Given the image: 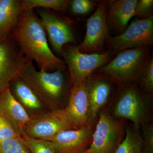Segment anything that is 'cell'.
Listing matches in <instances>:
<instances>
[{"label": "cell", "instance_id": "1", "mask_svg": "<svg viewBox=\"0 0 153 153\" xmlns=\"http://www.w3.org/2000/svg\"><path fill=\"white\" fill-rule=\"evenodd\" d=\"M10 34L25 57L35 62L39 70L66 69L64 60L57 57L49 47L45 30L33 10L22 11Z\"/></svg>", "mask_w": 153, "mask_h": 153}, {"label": "cell", "instance_id": "2", "mask_svg": "<svg viewBox=\"0 0 153 153\" xmlns=\"http://www.w3.org/2000/svg\"><path fill=\"white\" fill-rule=\"evenodd\" d=\"M65 70H38L33 61L27 60L19 75L34 90L49 110L55 111L65 108L64 104L68 102L71 84Z\"/></svg>", "mask_w": 153, "mask_h": 153}, {"label": "cell", "instance_id": "3", "mask_svg": "<svg viewBox=\"0 0 153 153\" xmlns=\"http://www.w3.org/2000/svg\"><path fill=\"white\" fill-rule=\"evenodd\" d=\"M152 46L123 50L96 71L119 82L128 83L137 80L152 58Z\"/></svg>", "mask_w": 153, "mask_h": 153}, {"label": "cell", "instance_id": "4", "mask_svg": "<svg viewBox=\"0 0 153 153\" xmlns=\"http://www.w3.org/2000/svg\"><path fill=\"white\" fill-rule=\"evenodd\" d=\"M61 54L68 68L71 85L85 81L94 71L108 63L112 56L108 50L103 53H82L75 45L64 46Z\"/></svg>", "mask_w": 153, "mask_h": 153}, {"label": "cell", "instance_id": "5", "mask_svg": "<svg viewBox=\"0 0 153 153\" xmlns=\"http://www.w3.org/2000/svg\"><path fill=\"white\" fill-rule=\"evenodd\" d=\"M153 43V16L151 15L134 20L123 33L109 36L105 44L112 55L126 49L152 46Z\"/></svg>", "mask_w": 153, "mask_h": 153}, {"label": "cell", "instance_id": "6", "mask_svg": "<svg viewBox=\"0 0 153 153\" xmlns=\"http://www.w3.org/2000/svg\"><path fill=\"white\" fill-rule=\"evenodd\" d=\"M92 140L86 153H115L122 142L123 128L107 110L100 113Z\"/></svg>", "mask_w": 153, "mask_h": 153}, {"label": "cell", "instance_id": "7", "mask_svg": "<svg viewBox=\"0 0 153 153\" xmlns=\"http://www.w3.org/2000/svg\"><path fill=\"white\" fill-rule=\"evenodd\" d=\"M117 118L131 121L135 128L145 124L149 117L145 99L138 88L134 84H129L123 88L118 97L113 109Z\"/></svg>", "mask_w": 153, "mask_h": 153}, {"label": "cell", "instance_id": "8", "mask_svg": "<svg viewBox=\"0 0 153 153\" xmlns=\"http://www.w3.org/2000/svg\"><path fill=\"white\" fill-rule=\"evenodd\" d=\"M71 129L74 128L63 108L49 111L31 118L22 135L32 138L47 140L62 131Z\"/></svg>", "mask_w": 153, "mask_h": 153}, {"label": "cell", "instance_id": "9", "mask_svg": "<svg viewBox=\"0 0 153 153\" xmlns=\"http://www.w3.org/2000/svg\"><path fill=\"white\" fill-rule=\"evenodd\" d=\"M107 1H101L96 10L87 21L85 38L77 46L80 52L86 54L100 53L105 41L109 37V30L106 22Z\"/></svg>", "mask_w": 153, "mask_h": 153}, {"label": "cell", "instance_id": "10", "mask_svg": "<svg viewBox=\"0 0 153 153\" xmlns=\"http://www.w3.org/2000/svg\"><path fill=\"white\" fill-rule=\"evenodd\" d=\"M27 60L10 33L0 37V89L9 86Z\"/></svg>", "mask_w": 153, "mask_h": 153}, {"label": "cell", "instance_id": "11", "mask_svg": "<svg viewBox=\"0 0 153 153\" xmlns=\"http://www.w3.org/2000/svg\"><path fill=\"white\" fill-rule=\"evenodd\" d=\"M37 12L51 47L57 54H62L66 44L75 42L70 26L66 21L49 10L38 8Z\"/></svg>", "mask_w": 153, "mask_h": 153}, {"label": "cell", "instance_id": "12", "mask_svg": "<svg viewBox=\"0 0 153 153\" xmlns=\"http://www.w3.org/2000/svg\"><path fill=\"white\" fill-rule=\"evenodd\" d=\"M94 131L92 126L62 131L46 140L56 153H82L90 146Z\"/></svg>", "mask_w": 153, "mask_h": 153}, {"label": "cell", "instance_id": "13", "mask_svg": "<svg viewBox=\"0 0 153 153\" xmlns=\"http://www.w3.org/2000/svg\"><path fill=\"white\" fill-rule=\"evenodd\" d=\"M88 108L85 80L71 85L68 103L64 110L74 129L88 126Z\"/></svg>", "mask_w": 153, "mask_h": 153}, {"label": "cell", "instance_id": "14", "mask_svg": "<svg viewBox=\"0 0 153 153\" xmlns=\"http://www.w3.org/2000/svg\"><path fill=\"white\" fill-rule=\"evenodd\" d=\"M85 83L88 102L87 123L88 126H92L111 95L112 86L108 79L90 78L89 76L85 80Z\"/></svg>", "mask_w": 153, "mask_h": 153}, {"label": "cell", "instance_id": "15", "mask_svg": "<svg viewBox=\"0 0 153 153\" xmlns=\"http://www.w3.org/2000/svg\"><path fill=\"white\" fill-rule=\"evenodd\" d=\"M0 116L20 136L31 118L12 94L9 86L0 89Z\"/></svg>", "mask_w": 153, "mask_h": 153}, {"label": "cell", "instance_id": "16", "mask_svg": "<svg viewBox=\"0 0 153 153\" xmlns=\"http://www.w3.org/2000/svg\"><path fill=\"white\" fill-rule=\"evenodd\" d=\"M9 87L14 97L30 118L50 111L30 85L19 75L10 82Z\"/></svg>", "mask_w": 153, "mask_h": 153}, {"label": "cell", "instance_id": "17", "mask_svg": "<svg viewBox=\"0 0 153 153\" xmlns=\"http://www.w3.org/2000/svg\"><path fill=\"white\" fill-rule=\"evenodd\" d=\"M138 0L108 1L106 22L109 30L117 33H123L128 22L135 16V9Z\"/></svg>", "mask_w": 153, "mask_h": 153}, {"label": "cell", "instance_id": "18", "mask_svg": "<svg viewBox=\"0 0 153 153\" xmlns=\"http://www.w3.org/2000/svg\"><path fill=\"white\" fill-rule=\"evenodd\" d=\"M21 13V1L0 0V37L11 33L19 21Z\"/></svg>", "mask_w": 153, "mask_h": 153}, {"label": "cell", "instance_id": "19", "mask_svg": "<svg viewBox=\"0 0 153 153\" xmlns=\"http://www.w3.org/2000/svg\"><path fill=\"white\" fill-rule=\"evenodd\" d=\"M143 143L138 129L127 128L125 137L115 153H140L142 151Z\"/></svg>", "mask_w": 153, "mask_h": 153}, {"label": "cell", "instance_id": "20", "mask_svg": "<svg viewBox=\"0 0 153 153\" xmlns=\"http://www.w3.org/2000/svg\"><path fill=\"white\" fill-rule=\"evenodd\" d=\"M70 1L68 0H22L21 1V9L22 12L33 10L36 8L65 12Z\"/></svg>", "mask_w": 153, "mask_h": 153}, {"label": "cell", "instance_id": "21", "mask_svg": "<svg viewBox=\"0 0 153 153\" xmlns=\"http://www.w3.org/2000/svg\"><path fill=\"white\" fill-rule=\"evenodd\" d=\"M0 153H31L22 136L4 140L0 142Z\"/></svg>", "mask_w": 153, "mask_h": 153}, {"label": "cell", "instance_id": "22", "mask_svg": "<svg viewBox=\"0 0 153 153\" xmlns=\"http://www.w3.org/2000/svg\"><path fill=\"white\" fill-rule=\"evenodd\" d=\"M21 136L31 153H56L47 140L32 138L25 135Z\"/></svg>", "mask_w": 153, "mask_h": 153}, {"label": "cell", "instance_id": "23", "mask_svg": "<svg viewBox=\"0 0 153 153\" xmlns=\"http://www.w3.org/2000/svg\"><path fill=\"white\" fill-rule=\"evenodd\" d=\"M142 88L147 93L153 91V58L152 56L149 62L145 67L138 79Z\"/></svg>", "mask_w": 153, "mask_h": 153}, {"label": "cell", "instance_id": "24", "mask_svg": "<svg viewBox=\"0 0 153 153\" xmlns=\"http://www.w3.org/2000/svg\"><path fill=\"white\" fill-rule=\"evenodd\" d=\"M96 5L95 1L91 0H72L69 4L71 12L76 15L88 13L93 10Z\"/></svg>", "mask_w": 153, "mask_h": 153}, {"label": "cell", "instance_id": "25", "mask_svg": "<svg viewBox=\"0 0 153 153\" xmlns=\"http://www.w3.org/2000/svg\"><path fill=\"white\" fill-rule=\"evenodd\" d=\"M143 151L153 153V126L152 124H145L143 127Z\"/></svg>", "mask_w": 153, "mask_h": 153}, {"label": "cell", "instance_id": "26", "mask_svg": "<svg viewBox=\"0 0 153 153\" xmlns=\"http://www.w3.org/2000/svg\"><path fill=\"white\" fill-rule=\"evenodd\" d=\"M153 7V0H138L135 9V16L141 19L147 18L152 15Z\"/></svg>", "mask_w": 153, "mask_h": 153}, {"label": "cell", "instance_id": "27", "mask_svg": "<svg viewBox=\"0 0 153 153\" xmlns=\"http://www.w3.org/2000/svg\"><path fill=\"white\" fill-rule=\"evenodd\" d=\"M21 136L16 132L11 125L0 116V142L12 138Z\"/></svg>", "mask_w": 153, "mask_h": 153}, {"label": "cell", "instance_id": "28", "mask_svg": "<svg viewBox=\"0 0 153 153\" xmlns=\"http://www.w3.org/2000/svg\"><path fill=\"white\" fill-rule=\"evenodd\" d=\"M140 153H147L146 152H144V151H141V152H140Z\"/></svg>", "mask_w": 153, "mask_h": 153}, {"label": "cell", "instance_id": "29", "mask_svg": "<svg viewBox=\"0 0 153 153\" xmlns=\"http://www.w3.org/2000/svg\"><path fill=\"white\" fill-rule=\"evenodd\" d=\"M82 153H86L85 152H82Z\"/></svg>", "mask_w": 153, "mask_h": 153}]
</instances>
